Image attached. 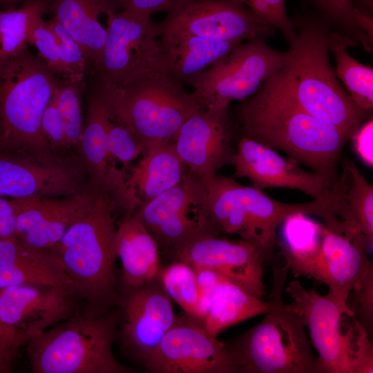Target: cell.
<instances>
[{
    "label": "cell",
    "instance_id": "obj_19",
    "mask_svg": "<svg viewBox=\"0 0 373 373\" xmlns=\"http://www.w3.org/2000/svg\"><path fill=\"white\" fill-rule=\"evenodd\" d=\"M235 175L247 178L253 186L287 188L300 191L314 199L327 203L335 182L314 171H306L301 164L285 158L276 150L246 136L241 138L232 157Z\"/></svg>",
    "mask_w": 373,
    "mask_h": 373
},
{
    "label": "cell",
    "instance_id": "obj_32",
    "mask_svg": "<svg viewBox=\"0 0 373 373\" xmlns=\"http://www.w3.org/2000/svg\"><path fill=\"white\" fill-rule=\"evenodd\" d=\"M48 6L49 0H26L19 8L0 10V58L17 55L27 47L30 35Z\"/></svg>",
    "mask_w": 373,
    "mask_h": 373
},
{
    "label": "cell",
    "instance_id": "obj_38",
    "mask_svg": "<svg viewBox=\"0 0 373 373\" xmlns=\"http://www.w3.org/2000/svg\"><path fill=\"white\" fill-rule=\"evenodd\" d=\"M107 144L112 160L122 164V171L126 172L133 160L142 155L143 144L124 126L111 120L107 134Z\"/></svg>",
    "mask_w": 373,
    "mask_h": 373
},
{
    "label": "cell",
    "instance_id": "obj_47",
    "mask_svg": "<svg viewBox=\"0 0 373 373\" xmlns=\"http://www.w3.org/2000/svg\"><path fill=\"white\" fill-rule=\"evenodd\" d=\"M10 341L18 342L22 345H24L26 343V341L20 336L16 331L0 323V342Z\"/></svg>",
    "mask_w": 373,
    "mask_h": 373
},
{
    "label": "cell",
    "instance_id": "obj_2",
    "mask_svg": "<svg viewBox=\"0 0 373 373\" xmlns=\"http://www.w3.org/2000/svg\"><path fill=\"white\" fill-rule=\"evenodd\" d=\"M117 209L119 203L111 193L93 191L88 208L51 249L59 256L84 303L82 313L88 316L117 308L120 301L115 271Z\"/></svg>",
    "mask_w": 373,
    "mask_h": 373
},
{
    "label": "cell",
    "instance_id": "obj_9",
    "mask_svg": "<svg viewBox=\"0 0 373 373\" xmlns=\"http://www.w3.org/2000/svg\"><path fill=\"white\" fill-rule=\"evenodd\" d=\"M264 315L229 345L240 373H322L303 321L290 305Z\"/></svg>",
    "mask_w": 373,
    "mask_h": 373
},
{
    "label": "cell",
    "instance_id": "obj_13",
    "mask_svg": "<svg viewBox=\"0 0 373 373\" xmlns=\"http://www.w3.org/2000/svg\"><path fill=\"white\" fill-rule=\"evenodd\" d=\"M89 190L88 178L76 151L44 154L0 150V197H66Z\"/></svg>",
    "mask_w": 373,
    "mask_h": 373
},
{
    "label": "cell",
    "instance_id": "obj_42",
    "mask_svg": "<svg viewBox=\"0 0 373 373\" xmlns=\"http://www.w3.org/2000/svg\"><path fill=\"white\" fill-rule=\"evenodd\" d=\"M354 152L370 168L373 166V121L372 119L363 123L352 135Z\"/></svg>",
    "mask_w": 373,
    "mask_h": 373
},
{
    "label": "cell",
    "instance_id": "obj_5",
    "mask_svg": "<svg viewBox=\"0 0 373 373\" xmlns=\"http://www.w3.org/2000/svg\"><path fill=\"white\" fill-rule=\"evenodd\" d=\"M118 307L97 316L80 312L34 336L26 345L32 373H130L117 361Z\"/></svg>",
    "mask_w": 373,
    "mask_h": 373
},
{
    "label": "cell",
    "instance_id": "obj_45",
    "mask_svg": "<svg viewBox=\"0 0 373 373\" xmlns=\"http://www.w3.org/2000/svg\"><path fill=\"white\" fill-rule=\"evenodd\" d=\"M195 271L200 294H213L218 283L224 278L218 272L207 268L193 267Z\"/></svg>",
    "mask_w": 373,
    "mask_h": 373
},
{
    "label": "cell",
    "instance_id": "obj_31",
    "mask_svg": "<svg viewBox=\"0 0 373 373\" xmlns=\"http://www.w3.org/2000/svg\"><path fill=\"white\" fill-rule=\"evenodd\" d=\"M357 45L350 37L337 31L329 35V48L336 61V76L343 83L353 102L370 113L373 107V69L356 61L347 51Z\"/></svg>",
    "mask_w": 373,
    "mask_h": 373
},
{
    "label": "cell",
    "instance_id": "obj_6",
    "mask_svg": "<svg viewBox=\"0 0 373 373\" xmlns=\"http://www.w3.org/2000/svg\"><path fill=\"white\" fill-rule=\"evenodd\" d=\"M61 80L28 47L0 58V150L54 153L42 134L41 121Z\"/></svg>",
    "mask_w": 373,
    "mask_h": 373
},
{
    "label": "cell",
    "instance_id": "obj_51",
    "mask_svg": "<svg viewBox=\"0 0 373 373\" xmlns=\"http://www.w3.org/2000/svg\"><path fill=\"white\" fill-rule=\"evenodd\" d=\"M235 1L243 3V0H235Z\"/></svg>",
    "mask_w": 373,
    "mask_h": 373
},
{
    "label": "cell",
    "instance_id": "obj_49",
    "mask_svg": "<svg viewBox=\"0 0 373 373\" xmlns=\"http://www.w3.org/2000/svg\"><path fill=\"white\" fill-rule=\"evenodd\" d=\"M365 3L370 8H372V1L373 0H364Z\"/></svg>",
    "mask_w": 373,
    "mask_h": 373
},
{
    "label": "cell",
    "instance_id": "obj_25",
    "mask_svg": "<svg viewBox=\"0 0 373 373\" xmlns=\"http://www.w3.org/2000/svg\"><path fill=\"white\" fill-rule=\"evenodd\" d=\"M142 156L126 172V186L133 213L141 205L178 184L187 172L173 142L153 146Z\"/></svg>",
    "mask_w": 373,
    "mask_h": 373
},
{
    "label": "cell",
    "instance_id": "obj_15",
    "mask_svg": "<svg viewBox=\"0 0 373 373\" xmlns=\"http://www.w3.org/2000/svg\"><path fill=\"white\" fill-rule=\"evenodd\" d=\"M119 291L117 340L123 352L144 366L178 317L159 275L137 287L119 284Z\"/></svg>",
    "mask_w": 373,
    "mask_h": 373
},
{
    "label": "cell",
    "instance_id": "obj_30",
    "mask_svg": "<svg viewBox=\"0 0 373 373\" xmlns=\"http://www.w3.org/2000/svg\"><path fill=\"white\" fill-rule=\"evenodd\" d=\"M296 213L288 216L280 225L278 239L288 269L296 275L307 276L316 260L323 238L324 224Z\"/></svg>",
    "mask_w": 373,
    "mask_h": 373
},
{
    "label": "cell",
    "instance_id": "obj_50",
    "mask_svg": "<svg viewBox=\"0 0 373 373\" xmlns=\"http://www.w3.org/2000/svg\"><path fill=\"white\" fill-rule=\"evenodd\" d=\"M1 140H2V129H1V124H0V146H1Z\"/></svg>",
    "mask_w": 373,
    "mask_h": 373
},
{
    "label": "cell",
    "instance_id": "obj_4",
    "mask_svg": "<svg viewBox=\"0 0 373 373\" xmlns=\"http://www.w3.org/2000/svg\"><path fill=\"white\" fill-rule=\"evenodd\" d=\"M96 85L111 120L126 128L143 144V153L173 142L183 123L202 107L193 93H186L184 84L167 70L117 85Z\"/></svg>",
    "mask_w": 373,
    "mask_h": 373
},
{
    "label": "cell",
    "instance_id": "obj_36",
    "mask_svg": "<svg viewBox=\"0 0 373 373\" xmlns=\"http://www.w3.org/2000/svg\"><path fill=\"white\" fill-rule=\"evenodd\" d=\"M312 1L321 10L324 19L338 28L337 32L362 45L366 51L371 50L372 38L363 30L360 22L362 10L354 7L352 0Z\"/></svg>",
    "mask_w": 373,
    "mask_h": 373
},
{
    "label": "cell",
    "instance_id": "obj_8",
    "mask_svg": "<svg viewBox=\"0 0 373 373\" xmlns=\"http://www.w3.org/2000/svg\"><path fill=\"white\" fill-rule=\"evenodd\" d=\"M286 291L293 300L291 308L309 331L322 373L373 372L369 334L354 316L349 325L343 323L346 314H352L350 310L328 294L305 289L298 280L291 281Z\"/></svg>",
    "mask_w": 373,
    "mask_h": 373
},
{
    "label": "cell",
    "instance_id": "obj_1",
    "mask_svg": "<svg viewBox=\"0 0 373 373\" xmlns=\"http://www.w3.org/2000/svg\"><path fill=\"white\" fill-rule=\"evenodd\" d=\"M245 136L305 165L332 182L350 140L332 124L298 106L287 94L276 73L267 79L241 108Z\"/></svg>",
    "mask_w": 373,
    "mask_h": 373
},
{
    "label": "cell",
    "instance_id": "obj_16",
    "mask_svg": "<svg viewBox=\"0 0 373 373\" xmlns=\"http://www.w3.org/2000/svg\"><path fill=\"white\" fill-rule=\"evenodd\" d=\"M152 373H239L229 345L187 318H178L144 365Z\"/></svg>",
    "mask_w": 373,
    "mask_h": 373
},
{
    "label": "cell",
    "instance_id": "obj_7",
    "mask_svg": "<svg viewBox=\"0 0 373 373\" xmlns=\"http://www.w3.org/2000/svg\"><path fill=\"white\" fill-rule=\"evenodd\" d=\"M201 178L211 216L221 233L237 234L258 245L267 255L278 245L277 230L288 216L304 213L323 220L332 211L330 202L314 199L285 203L229 177L216 174Z\"/></svg>",
    "mask_w": 373,
    "mask_h": 373
},
{
    "label": "cell",
    "instance_id": "obj_29",
    "mask_svg": "<svg viewBox=\"0 0 373 373\" xmlns=\"http://www.w3.org/2000/svg\"><path fill=\"white\" fill-rule=\"evenodd\" d=\"M160 39L168 72L183 84L227 56L242 43L195 36Z\"/></svg>",
    "mask_w": 373,
    "mask_h": 373
},
{
    "label": "cell",
    "instance_id": "obj_12",
    "mask_svg": "<svg viewBox=\"0 0 373 373\" xmlns=\"http://www.w3.org/2000/svg\"><path fill=\"white\" fill-rule=\"evenodd\" d=\"M133 214L168 254L221 233L211 216L202 180L190 171L178 184L141 205Z\"/></svg>",
    "mask_w": 373,
    "mask_h": 373
},
{
    "label": "cell",
    "instance_id": "obj_3",
    "mask_svg": "<svg viewBox=\"0 0 373 373\" xmlns=\"http://www.w3.org/2000/svg\"><path fill=\"white\" fill-rule=\"evenodd\" d=\"M295 23L296 37L289 44L291 59L276 75L298 106L334 125L350 140L369 113L353 102L331 68V26L325 19H314Z\"/></svg>",
    "mask_w": 373,
    "mask_h": 373
},
{
    "label": "cell",
    "instance_id": "obj_20",
    "mask_svg": "<svg viewBox=\"0 0 373 373\" xmlns=\"http://www.w3.org/2000/svg\"><path fill=\"white\" fill-rule=\"evenodd\" d=\"M169 254L192 267L212 269L258 298H262L266 295L262 263L268 255L251 241L208 236Z\"/></svg>",
    "mask_w": 373,
    "mask_h": 373
},
{
    "label": "cell",
    "instance_id": "obj_14",
    "mask_svg": "<svg viewBox=\"0 0 373 373\" xmlns=\"http://www.w3.org/2000/svg\"><path fill=\"white\" fill-rule=\"evenodd\" d=\"M158 23L160 38L195 36L243 42L271 37L276 28L235 0H176Z\"/></svg>",
    "mask_w": 373,
    "mask_h": 373
},
{
    "label": "cell",
    "instance_id": "obj_23",
    "mask_svg": "<svg viewBox=\"0 0 373 373\" xmlns=\"http://www.w3.org/2000/svg\"><path fill=\"white\" fill-rule=\"evenodd\" d=\"M111 122L108 109L97 86L87 99L83 133L76 149L86 170L89 189L107 191L118 199L125 191V174L115 166L108 150Z\"/></svg>",
    "mask_w": 373,
    "mask_h": 373
},
{
    "label": "cell",
    "instance_id": "obj_46",
    "mask_svg": "<svg viewBox=\"0 0 373 373\" xmlns=\"http://www.w3.org/2000/svg\"><path fill=\"white\" fill-rule=\"evenodd\" d=\"M22 345L16 341L0 342V373L10 372L12 361Z\"/></svg>",
    "mask_w": 373,
    "mask_h": 373
},
{
    "label": "cell",
    "instance_id": "obj_41",
    "mask_svg": "<svg viewBox=\"0 0 373 373\" xmlns=\"http://www.w3.org/2000/svg\"><path fill=\"white\" fill-rule=\"evenodd\" d=\"M41 129L44 137L54 153L57 155L68 154L67 151L72 149L67 140L55 95L44 111L41 121Z\"/></svg>",
    "mask_w": 373,
    "mask_h": 373
},
{
    "label": "cell",
    "instance_id": "obj_26",
    "mask_svg": "<svg viewBox=\"0 0 373 373\" xmlns=\"http://www.w3.org/2000/svg\"><path fill=\"white\" fill-rule=\"evenodd\" d=\"M111 0H49L48 11L71 34L79 45L91 70L100 62L107 32L99 21L117 12Z\"/></svg>",
    "mask_w": 373,
    "mask_h": 373
},
{
    "label": "cell",
    "instance_id": "obj_35",
    "mask_svg": "<svg viewBox=\"0 0 373 373\" xmlns=\"http://www.w3.org/2000/svg\"><path fill=\"white\" fill-rule=\"evenodd\" d=\"M85 87V79H63L55 94L67 140L73 151H76L79 145L84 127L82 93Z\"/></svg>",
    "mask_w": 373,
    "mask_h": 373
},
{
    "label": "cell",
    "instance_id": "obj_39",
    "mask_svg": "<svg viewBox=\"0 0 373 373\" xmlns=\"http://www.w3.org/2000/svg\"><path fill=\"white\" fill-rule=\"evenodd\" d=\"M346 305L368 334L373 327V267L352 288Z\"/></svg>",
    "mask_w": 373,
    "mask_h": 373
},
{
    "label": "cell",
    "instance_id": "obj_22",
    "mask_svg": "<svg viewBox=\"0 0 373 373\" xmlns=\"http://www.w3.org/2000/svg\"><path fill=\"white\" fill-rule=\"evenodd\" d=\"M93 191L66 197L12 199L17 211V236L39 249H52L88 208Z\"/></svg>",
    "mask_w": 373,
    "mask_h": 373
},
{
    "label": "cell",
    "instance_id": "obj_34",
    "mask_svg": "<svg viewBox=\"0 0 373 373\" xmlns=\"http://www.w3.org/2000/svg\"><path fill=\"white\" fill-rule=\"evenodd\" d=\"M159 278L170 298L185 312L189 320L198 323L200 290L194 269L179 260L160 269Z\"/></svg>",
    "mask_w": 373,
    "mask_h": 373
},
{
    "label": "cell",
    "instance_id": "obj_37",
    "mask_svg": "<svg viewBox=\"0 0 373 373\" xmlns=\"http://www.w3.org/2000/svg\"><path fill=\"white\" fill-rule=\"evenodd\" d=\"M46 23L55 35L59 57L70 80L85 79L90 65L77 41L54 17Z\"/></svg>",
    "mask_w": 373,
    "mask_h": 373
},
{
    "label": "cell",
    "instance_id": "obj_33",
    "mask_svg": "<svg viewBox=\"0 0 373 373\" xmlns=\"http://www.w3.org/2000/svg\"><path fill=\"white\" fill-rule=\"evenodd\" d=\"M343 199L347 211L364 236L369 251L373 241V186L351 160H346Z\"/></svg>",
    "mask_w": 373,
    "mask_h": 373
},
{
    "label": "cell",
    "instance_id": "obj_48",
    "mask_svg": "<svg viewBox=\"0 0 373 373\" xmlns=\"http://www.w3.org/2000/svg\"><path fill=\"white\" fill-rule=\"evenodd\" d=\"M26 0H0V8L1 10H9L17 8Z\"/></svg>",
    "mask_w": 373,
    "mask_h": 373
},
{
    "label": "cell",
    "instance_id": "obj_24",
    "mask_svg": "<svg viewBox=\"0 0 373 373\" xmlns=\"http://www.w3.org/2000/svg\"><path fill=\"white\" fill-rule=\"evenodd\" d=\"M23 284L73 287L53 251L28 245L15 236L0 239V289Z\"/></svg>",
    "mask_w": 373,
    "mask_h": 373
},
{
    "label": "cell",
    "instance_id": "obj_40",
    "mask_svg": "<svg viewBox=\"0 0 373 373\" xmlns=\"http://www.w3.org/2000/svg\"><path fill=\"white\" fill-rule=\"evenodd\" d=\"M28 44L38 49L39 57L55 75L70 80L69 75L61 61L55 35L43 18L34 27Z\"/></svg>",
    "mask_w": 373,
    "mask_h": 373
},
{
    "label": "cell",
    "instance_id": "obj_44",
    "mask_svg": "<svg viewBox=\"0 0 373 373\" xmlns=\"http://www.w3.org/2000/svg\"><path fill=\"white\" fill-rule=\"evenodd\" d=\"M17 211L12 199L0 197V239L15 236Z\"/></svg>",
    "mask_w": 373,
    "mask_h": 373
},
{
    "label": "cell",
    "instance_id": "obj_28",
    "mask_svg": "<svg viewBox=\"0 0 373 373\" xmlns=\"http://www.w3.org/2000/svg\"><path fill=\"white\" fill-rule=\"evenodd\" d=\"M285 305L276 295V297L263 300L222 278L213 291L202 327L211 336L216 337L226 328Z\"/></svg>",
    "mask_w": 373,
    "mask_h": 373
},
{
    "label": "cell",
    "instance_id": "obj_43",
    "mask_svg": "<svg viewBox=\"0 0 373 373\" xmlns=\"http://www.w3.org/2000/svg\"><path fill=\"white\" fill-rule=\"evenodd\" d=\"M118 8L137 15L150 16L161 10L168 11L176 0H111Z\"/></svg>",
    "mask_w": 373,
    "mask_h": 373
},
{
    "label": "cell",
    "instance_id": "obj_17",
    "mask_svg": "<svg viewBox=\"0 0 373 373\" xmlns=\"http://www.w3.org/2000/svg\"><path fill=\"white\" fill-rule=\"evenodd\" d=\"M71 286L23 284L0 289V323L27 341L80 312Z\"/></svg>",
    "mask_w": 373,
    "mask_h": 373
},
{
    "label": "cell",
    "instance_id": "obj_21",
    "mask_svg": "<svg viewBox=\"0 0 373 373\" xmlns=\"http://www.w3.org/2000/svg\"><path fill=\"white\" fill-rule=\"evenodd\" d=\"M231 139L228 108L200 107L181 126L173 144L189 171L207 178L231 163Z\"/></svg>",
    "mask_w": 373,
    "mask_h": 373
},
{
    "label": "cell",
    "instance_id": "obj_11",
    "mask_svg": "<svg viewBox=\"0 0 373 373\" xmlns=\"http://www.w3.org/2000/svg\"><path fill=\"white\" fill-rule=\"evenodd\" d=\"M106 41L92 71L102 86L122 84L167 70L158 23L150 16L122 10L107 17Z\"/></svg>",
    "mask_w": 373,
    "mask_h": 373
},
{
    "label": "cell",
    "instance_id": "obj_18",
    "mask_svg": "<svg viewBox=\"0 0 373 373\" xmlns=\"http://www.w3.org/2000/svg\"><path fill=\"white\" fill-rule=\"evenodd\" d=\"M367 251L366 240L355 224L342 220L324 224L320 252L306 276L325 284L328 294L350 310L346 305L349 293L373 267Z\"/></svg>",
    "mask_w": 373,
    "mask_h": 373
},
{
    "label": "cell",
    "instance_id": "obj_27",
    "mask_svg": "<svg viewBox=\"0 0 373 373\" xmlns=\"http://www.w3.org/2000/svg\"><path fill=\"white\" fill-rule=\"evenodd\" d=\"M116 249L125 287L142 285L159 274V247L133 213H124L117 227Z\"/></svg>",
    "mask_w": 373,
    "mask_h": 373
},
{
    "label": "cell",
    "instance_id": "obj_10",
    "mask_svg": "<svg viewBox=\"0 0 373 373\" xmlns=\"http://www.w3.org/2000/svg\"><path fill=\"white\" fill-rule=\"evenodd\" d=\"M291 57L289 49L276 50L264 39L247 40L186 84L193 88L202 107L228 108L232 101L244 100L256 93Z\"/></svg>",
    "mask_w": 373,
    "mask_h": 373
}]
</instances>
